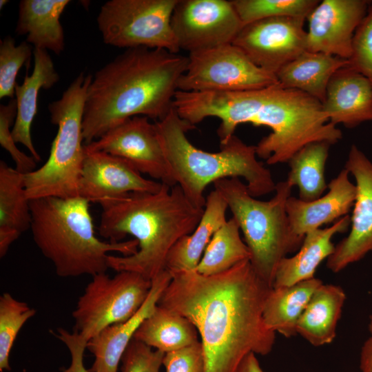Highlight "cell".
Wrapping results in <instances>:
<instances>
[{
  "label": "cell",
  "mask_w": 372,
  "mask_h": 372,
  "mask_svg": "<svg viewBox=\"0 0 372 372\" xmlns=\"http://www.w3.org/2000/svg\"><path fill=\"white\" fill-rule=\"evenodd\" d=\"M171 280L158 305L188 319L203 349L205 372H236L249 353L265 355L274 345L262 311L272 288L249 260L216 275L195 270L169 271Z\"/></svg>",
  "instance_id": "6da1fadb"
},
{
  "label": "cell",
  "mask_w": 372,
  "mask_h": 372,
  "mask_svg": "<svg viewBox=\"0 0 372 372\" xmlns=\"http://www.w3.org/2000/svg\"><path fill=\"white\" fill-rule=\"evenodd\" d=\"M174 105L179 116L194 126L207 117L219 118L220 144L240 124L269 127L272 132L258 142L256 150L257 156L271 165L288 163L309 143L333 145L342 137L340 130L329 122L320 101L278 83L241 92L178 91Z\"/></svg>",
  "instance_id": "7a4b0ae2"
},
{
  "label": "cell",
  "mask_w": 372,
  "mask_h": 372,
  "mask_svg": "<svg viewBox=\"0 0 372 372\" xmlns=\"http://www.w3.org/2000/svg\"><path fill=\"white\" fill-rule=\"evenodd\" d=\"M188 56L164 49L125 51L92 76L84 106L85 145L134 116L163 119L173 107Z\"/></svg>",
  "instance_id": "3957f363"
},
{
  "label": "cell",
  "mask_w": 372,
  "mask_h": 372,
  "mask_svg": "<svg viewBox=\"0 0 372 372\" xmlns=\"http://www.w3.org/2000/svg\"><path fill=\"white\" fill-rule=\"evenodd\" d=\"M100 205L99 231L102 237L116 242L129 234L138 243L134 254L109 255V269L135 272L149 280L167 269L169 251L195 229L204 211L178 185L165 183L156 192L130 193Z\"/></svg>",
  "instance_id": "277c9868"
},
{
  "label": "cell",
  "mask_w": 372,
  "mask_h": 372,
  "mask_svg": "<svg viewBox=\"0 0 372 372\" xmlns=\"http://www.w3.org/2000/svg\"><path fill=\"white\" fill-rule=\"evenodd\" d=\"M154 124L175 185L196 207H205L206 187L223 178H243L255 198L275 191L270 170L257 160L256 145H247L234 134L220 144L218 152L198 149L186 136L196 126L181 118L174 106Z\"/></svg>",
  "instance_id": "5b68a950"
},
{
  "label": "cell",
  "mask_w": 372,
  "mask_h": 372,
  "mask_svg": "<svg viewBox=\"0 0 372 372\" xmlns=\"http://www.w3.org/2000/svg\"><path fill=\"white\" fill-rule=\"evenodd\" d=\"M90 202L81 197L30 200L34 242L62 278L94 276L109 269L111 251L123 256L138 251L136 240L105 242L95 235Z\"/></svg>",
  "instance_id": "8992f818"
},
{
  "label": "cell",
  "mask_w": 372,
  "mask_h": 372,
  "mask_svg": "<svg viewBox=\"0 0 372 372\" xmlns=\"http://www.w3.org/2000/svg\"><path fill=\"white\" fill-rule=\"evenodd\" d=\"M214 185L239 225L254 271L272 287L280 262L298 251L304 239L293 232L286 211L292 187L286 180L279 182L274 196L263 201L252 196L239 178L220 179Z\"/></svg>",
  "instance_id": "52a82bcc"
},
{
  "label": "cell",
  "mask_w": 372,
  "mask_h": 372,
  "mask_svg": "<svg viewBox=\"0 0 372 372\" xmlns=\"http://www.w3.org/2000/svg\"><path fill=\"white\" fill-rule=\"evenodd\" d=\"M92 75L80 73L61 97L50 103V121L58 127L48 161L39 169L25 174L29 200L54 196H79L85 149L83 119L86 94Z\"/></svg>",
  "instance_id": "ba28073f"
},
{
  "label": "cell",
  "mask_w": 372,
  "mask_h": 372,
  "mask_svg": "<svg viewBox=\"0 0 372 372\" xmlns=\"http://www.w3.org/2000/svg\"><path fill=\"white\" fill-rule=\"evenodd\" d=\"M178 0H110L96 17L103 42L121 48L180 51L171 18Z\"/></svg>",
  "instance_id": "9c48e42d"
},
{
  "label": "cell",
  "mask_w": 372,
  "mask_h": 372,
  "mask_svg": "<svg viewBox=\"0 0 372 372\" xmlns=\"http://www.w3.org/2000/svg\"><path fill=\"white\" fill-rule=\"evenodd\" d=\"M152 280L132 271L92 276L72 315L74 331L87 342L105 328L131 318L146 300Z\"/></svg>",
  "instance_id": "30bf717a"
},
{
  "label": "cell",
  "mask_w": 372,
  "mask_h": 372,
  "mask_svg": "<svg viewBox=\"0 0 372 372\" xmlns=\"http://www.w3.org/2000/svg\"><path fill=\"white\" fill-rule=\"evenodd\" d=\"M187 71L178 90L232 92L264 88L278 83L276 76L254 64L233 43L189 53Z\"/></svg>",
  "instance_id": "8fae6325"
},
{
  "label": "cell",
  "mask_w": 372,
  "mask_h": 372,
  "mask_svg": "<svg viewBox=\"0 0 372 372\" xmlns=\"http://www.w3.org/2000/svg\"><path fill=\"white\" fill-rule=\"evenodd\" d=\"M171 25L180 50L189 53L232 43L243 27L226 0H178Z\"/></svg>",
  "instance_id": "7c38bea8"
},
{
  "label": "cell",
  "mask_w": 372,
  "mask_h": 372,
  "mask_svg": "<svg viewBox=\"0 0 372 372\" xmlns=\"http://www.w3.org/2000/svg\"><path fill=\"white\" fill-rule=\"evenodd\" d=\"M305 19L291 17L261 19L244 25L232 43L259 68L274 74L307 51Z\"/></svg>",
  "instance_id": "4fadbf2b"
},
{
  "label": "cell",
  "mask_w": 372,
  "mask_h": 372,
  "mask_svg": "<svg viewBox=\"0 0 372 372\" xmlns=\"http://www.w3.org/2000/svg\"><path fill=\"white\" fill-rule=\"evenodd\" d=\"M90 151L106 152L128 161L141 174L170 187L175 185L154 123L146 116H134L84 145Z\"/></svg>",
  "instance_id": "5bb4252c"
},
{
  "label": "cell",
  "mask_w": 372,
  "mask_h": 372,
  "mask_svg": "<svg viewBox=\"0 0 372 372\" xmlns=\"http://www.w3.org/2000/svg\"><path fill=\"white\" fill-rule=\"evenodd\" d=\"M344 168L355 180L356 197L350 217V231L327 261V268L334 273L372 252V162L352 145Z\"/></svg>",
  "instance_id": "9a60e30c"
},
{
  "label": "cell",
  "mask_w": 372,
  "mask_h": 372,
  "mask_svg": "<svg viewBox=\"0 0 372 372\" xmlns=\"http://www.w3.org/2000/svg\"><path fill=\"white\" fill-rule=\"evenodd\" d=\"M85 149L79 183V196L99 203L122 198L130 193L159 191L163 183L143 176L126 159Z\"/></svg>",
  "instance_id": "2e32d148"
},
{
  "label": "cell",
  "mask_w": 372,
  "mask_h": 372,
  "mask_svg": "<svg viewBox=\"0 0 372 372\" xmlns=\"http://www.w3.org/2000/svg\"><path fill=\"white\" fill-rule=\"evenodd\" d=\"M368 0H323L308 16L307 50L348 60L355 32L366 16Z\"/></svg>",
  "instance_id": "e0dca14e"
},
{
  "label": "cell",
  "mask_w": 372,
  "mask_h": 372,
  "mask_svg": "<svg viewBox=\"0 0 372 372\" xmlns=\"http://www.w3.org/2000/svg\"><path fill=\"white\" fill-rule=\"evenodd\" d=\"M171 278L167 269L161 272L152 280L146 300L131 318L105 328L87 342V349L94 357L89 372H118L126 349L141 324L154 311Z\"/></svg>",
  "instance_id": "ac0fdd59"
},
{
  "label": "cell",
  "mask_w": 372,
  "mask_h": 372,
  "mask_svg": "<svg viewBox=\"0 0 372 372\" xmlns=\"http://www.w3.org/2000/svg\"><path fill=\"white\" fill-rule=\"evenodd\" d=\"M349 174L347 169H342L328 184V192L313 200L288 198L286 211L296 236L304 238L308 232L348 215L356 197V187L350 181Z\"/></svg>",
  "instance_id": "d6986e66"
},
{
  "label": "cell",
  "mask_w": 372,
  "mask_h": 372,
  "mask_svg": "<svg viewBox=\"0 0 372 372\" xmlns=\"http://www.w3.org/2000/svg\"><path fill=\"white\" fill-rule=\"evenodd\" d=\"M322 105L329 122L334 125L341 123L353 128L372 121V84L347 65L331 78Z\"/></svg>",
  "instance_id": "ffe728a7"
},
{
  "label": "cell",
  "mask_w": 372,
  "mask_h": 372,
  "mask_svg": "<svg viewBox=\"0 0 372 372\" xmlns=\"http://www.w3.org/2000/svg\"><path fill=\"white\" fill-rule=\"evenodd\" d=\"M34 68L30 75L26 74L21 85H16L17 115L12 130L16 143L24 145L31 156L39 161L41 158L32 142L31 127L37 113L38 94L41 89H49L59 81V75L48 51L34 48Z\"/></svg>",
  "instance_id": "44dd1931"
},
{
  "label": "cell",
  "mask_w": 372,
  "mask_h": 372,
  "mask_svg": "<svg viewBox=\"0 0 372 372\" xmlns=\"http://www.w3.org/2000/svg\"><path fill=\"white\" fill-rule=\"evenodd\" d=\"M350 224L351 218L347 215L328 227L306 234L296 254L280 262L272 287L290 286L314 278L318 267L334 251L333 237L347 231Z\"/></svg>",
  "instance_id": "7402d4cb"
},
{
  "label": "cell",
  "mask_w": 372,
  "mask_h": 372,
  "mask_svg": "<svg viewBox=\"0 0 372 372\" xmlns=\"http://www.w3.org/2000/svg\"><path fill=\"white\" fill-rule=\"evenodd\" d=\"M69 0H22L19 4L15 32L26 35L34 48L50 50L56 55L65 48V36L60 17Z\"/></svg>",
  "instance_id": "603a6c76"
},
{
  "label": "cell",
  "mask_w": 372,
  "mask_h": 372,
  "mask_svg": "<svg viewBox=\"0 0 372 372\" xmlns=\"http://www.w3.org/2000/svg\"><path fill=\"white\" fill-rule=\"evenodd\" d=\"M227 204L216 189L206 198L202 217L195 229L181 238L167 259L169 271L195 270L215 232L227 221Z\"/></svg>",
  "instance_id": "cb8c5ba5"
},
{
  "label": "cell",
  "mask_w": 372,
  "mask_h": 372,
  "mask_svg": "<svg viewBox=\"0 0 372 372\" xmlns=\"http://www.w3.org/2000/svg\"><path fill=\"white\" fill-rule=\"evenodd\" d=\"M25 174L0 162V257L30 228V200L24 183Z\"/></svg>",
  "instance_id": "d4e9b609"
},
{
  "label": "cell",
  "mask_w": 372,
  "mask_h": 372,
  "mask_svg": "<svg viewBox=\"0 0 372 372\" xmlns=\"http://www.w3.org/2000/svg\"><path fill=\"white\" fill-rule=\"evenodd\" d=\"M345 300L346 294L340 286L320 285L298 320L297 334L314 347L332 342Z\"/></svg>",
  "instance_id": "484cf974"
},
{
  "label": "cell",
  "mask_w": 372,
  "mask_h": 372,
  "mask_svg": "<svg viewBox=\"0 0 372 372\" xmlns=\"http://www.w3.org/2000/svg\"><path fill=\"white\" fill-rule=\"evenodd\" d=\"M347 63V59L307 50L282 67L276 76L282 87L300 90L322 103L331 78Z\"/></svg>",
  "instance_id": "4316f807"
},
{
  "label": "cell",
  "mask_w": 372,
  "mask_h": 372,
  "mask_svg": "<svg viewBox=\"0 0 372 372\" xmlns=\"http://www.w3.org/2000/svg\"><path fill=\"white\" fill-rule=\"evenodd\" d=\"M322 285V280L314 277L290 286L272 287L262 311L266 327L286 338L297 335L298 320L312 295Z\"/></svg>",
  "instance_id": "83f0119b"
},
{
  "label": "cell",
  "mask_w": 372,
  "mask_h": 372,
  "mask_svg": "<svg viewBox=\"0 0 372 372\" xmlns=\"http://www.w3.org/2000/svg\"><path fill=\"white\" fill-rule=\"evenodd\" d=\"M134 339L165 353L200 341L196 329L188 319L159 305L141 324Z\"/></svg>",
  "instance_id": "f1b7e54d"
},
{
  "label": "cell",
  "mask_w": 372,
  "mask_h": 372,
  "mask_svg": "<svg viewBox=\"0 0 372 372\" xmlns=\"http://www.w3.org/2000/svg\"><path fill=\"white\" fill-rule=\"evenodd\" d=\"M331 145L325 141L307 144L289 161L290 171L286 181L299 189V198L313 200L328 188L325 180V165Z\"/></svg>",
  "instance_id": "f546056e"
},
{
  "label": "cell",
  "mask_w": 372,
  "mask_h": 372,
  "mask_svg": "<svg viewBox=\"0 0 372 372\" xmlns=\"http://www.w3.org/2000/svg\"><path fill=\"white\" fill-rule=\"evenodd\" d=\"M240 230L234 217L227 220L212 236L195 271L204 276L216 275L250 260L249 249Z\"/></svg>",
  "instance_id": "4dcf8cb0"
},
{
  "label": "cell",
  "mask_w": 372,
  "mask_h": 372,
  "mask_svg": "<svg viewBox=\"0 0 372 372\" xmlns=\"http://www.w3.org/2000/svg\"><path fill=\"white\" fill-rule=\"evenodd\" d=\"M243 26L267 18L291 17L307 19L318 0H232Z\"/></svg>",
  "instance_id": "1f68e13d"
},
{
  "label": "cell",
  "mask_w": 372,
  "mask_h": 372,
  "mask_svg": "<svg viewBox=\"0 0 372 372\" xmlns=\"http://www.w3.org/2000/svg\"><path fill=\"white\" fill-rule=\"evenodd\" d=\"M36 310L8 292L0 296V372L10 371V354L25 323L34 316Z\"/></svg>",
  "instance_id": "d6a6232c"
},
{
  "label": "cell",
  "mask_w": 372,
  "mask_h": 372,
  "mask_svg": "<svg viewBox=\"0 0 372 372\" xmlns=\"http://www.w3.org/2000/svg\"><path fill=\"white\" fill-rule=\"evenodd\" d=\"M32 48L26 41L17 45L14 39L7 36L0 43V99H13L17 75L21 67L29 63Z\"/></svg>",
  "instance_id": "836d02e7"
},
{
  "label": "cell",
  "mask_w": 372,
  "mask_h": 372,
  "mask_svg": "<svg viewBox=\"0 0 372 372\" xmlns=\"http://www.w3.org/2000/svg\"><path fill=\"white\" fill-rule=\"evenodd\" d=\"M347 65L368 79L372 84V6L356 29Z\"/></svg>",
  "instance_id": "e575fe53"
},
{
  "label": "cell",
  "mask_w": 372,
  "mask_h": 372,
  "mask_svg": "<svg viewBox=\"0 0 372 372\" xmlns=\"http://www.w3.org/2000/svg\"><path fill=\"white\" fill-rule=\"evenodd\" d=\"M17 115V101L12 99L8 104L0 106V144L11 156L14 161L15 169L19 172L26 174L35 170L37 161L20 151L16 146L11 125L14 123Z\"/></svg>",
  "instance_id": "d590c367"
},
{
  "label": "cell",
  "mask_w": 372,
  "mask_h": 372,
  "mask_svg": "<svg viewBox=\"0 0 372 372\" xmlns=\"http://www.w3.org/2000/svg\"><path fill=\"white\" fill-rule=\"evenodd\" d=\"M165 353L133 339L121 363V372H161Z\"/></svg>",
  "instance_id": "8d00e7d4"
},
{
  "label": "cell",
  "mask_w": 372,
  "mask_h": 372,
  "mask_svg": "<svg viewBox=\"0 0 372 372\" xmlns=\"http://www.w3.org/2000/svg\"><path fill=\"white\" fill-rule=\"evenodd\" d=\"M163 366L165 372H205L200 342L165 353Z\"/></svg>",
  "instance_id": "74e56055"
},
{
  "label": "cell",
  "mask_w": 372,
  "mask_h": 372,
  "mask_svg": "<svg viewBox=\"0 0 372 372\" xmlns=\"http://www.w3.org/2000/svg\"><path fill=\"white\" fill-rule=\"evenodd\" d=\"M52 334L66 346L71 355L70 365L57 372H89L83 364L87 342L77 332H70L64 328H58Z\"/></svg>",
  "instance_id": "f35d334b"
},
{
  "label": "cell",
  "mask_w": 372,
  "mask_h": 372,
  "mask_svg": "<svg viewBox=\"0 0 372 372\" xmlns=\"http://www.w3.org/2000/svg\"><path fill=\"white\" fill-rule=\"evenodd\" d=\"M360 367L362 372H372V335H370L362 347Z\"/></svg>",
  "instance_id": "ab89813d"
},
{
  "label": "cell",
  "mask_w": 372,
  "mask_h": 372,
  "mask_svg": "<svg viewBox=\"0 0 372 372\" xmlns=\"http://www.w3.org/2000/svg\"><path fill=\"white\" fill-rule=\"evenodd\" d=\"M236 372H265L262 369L256 355L248 354L240 363Z\"/></svg>",
  "instance_id": "60d3db41"
},
{
  "label": "cell",
  "mask_w": 372,
  "mask_h": 372,
  "mask_svg": "<svg viewBox=\"0 0 372 372\" xmlns=\"http://www.w3.org/2000/svg\"><path fill=\"white\" fill-rule=\"evenodd\" d=\"M368 329H369V331L370 333V335H372V314L369 316Z\"/></svg>",
  "instance_id": "b9f144b4"
},
{
  "label": "cell",
  "mask_w": 372,
  "mask_h": 372,
  "mask_svg": "<svg viewBox=\"0 0 372 372\" xmlns=\"http://www.w3.org/2000/svg\"><path fill=\"white\" fill-rule=\"evenodd\" d=\"M8 2H9V1H8V0H1L0 1V9L1 10Z\"/></svg>",
  "instance_id": "7bdbcfd3"
}]
</instances>
